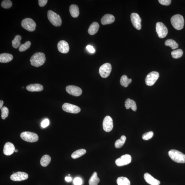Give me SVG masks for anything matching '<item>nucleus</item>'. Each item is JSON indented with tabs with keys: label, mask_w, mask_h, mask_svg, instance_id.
<instances>
[{
	"label": "nucleus",
	"mask_w": 185,
	"mask_h": 185,
	"mask_svg": "<svg viewBox=\"0 0 185 185\" xmlns=\"http://www.w3.org/2000/svg\"><path fill=\"white\" fill-rule=\"evenodd\" d=\"M46 61V57L44 53L38 52L34 53L31 57V65L35 67H39L43 65Z\"/></svg>",
	"instance_id": "obj_1"
},
{
	"label": "nucleus",
	"mask_w": 185,
	"mask_h": 185,
	"mask_svg": "<svg viewBox=\"0 0 185 185\" xmlns=\"http://www.w3.org/2000/svg\"><path fill=\"white\" fill-rule=\"evenodd\" d=\"M168 155L175 162L179 163H185V155L177 150H170L168 152Z\"/></svg>",
	"instance_id": "obj_2"
},
{
	"label": "nucleus",
	"mask_w": 185,
	"mask_h": 185,
	"mask_svg": "<svg viewBox=\"0 0 185 185\" xmlns=\"http://www.w3.org/2000/svg\"><path fill=\"white\" fill-rule=\"evenodd\" d=\"M171 22L173 26L177 30H181L184 28V18L180 14H176L172 16L171 18Z\"/></svg>",
	"instance_id": "obj_3"
},
{
	"label": "nucleus",
	"mask_w": 185,
	"mask_h": 185,
	"mask_svg": "<svg viewBox=\"0 0 185 185\" xmlns=\"http://www.w3.org/2000/svg\"><path fill=\"white\" fill-rule=\"evenodd\" d=\"M47 17L51 24L55 26H60L62 24V20L60 16L52 10H49L47 12Z\"/></svg>",
	"instance_id": "obj_4"
},
{
	"label": "nucleus",
	"mask_w": 185,
	"mask_h": 185,
	"mask_svg": "<svg viewBox=\"0 0 185 185\" xmlns=\"http://www.w3.org/2000/svg\"><path fill=\"white\" fill-rule=\"evenodd\" d=\"M20 137L23 140L29 142H36L38 140V135L36 133L30 132H24L20 134Z\"/></svg>",
	"instance_id": "obj_5"
},
{
	"label": "nucleus",
	"mask_w": 185,
	"mask_h": 185,
	"mask_svg": "<svg viewBox=\"0 0 185 185\" xmlns=\"http://www.w3.org/2000/svg\"><path fill=\"white\" fill-rule=\"evenodd\" d=\"M21 26L28 31L33 32L36 30V25L33 20L30 18H26L22 21Z\"/></svg>",
	"instance_id": "obj_6"
},
{
	"label": "nucleus",
	"mask_w": 185,
	"mask_h": 185,
	"mask_svg": "<svg viewBox=\"0 0 185 185\" xmlns=\"http://www.w3.org/2000/svg\"><path fill=\"white\" fill-rule=\"evenodd\" d=\"M159 73L156 71H152L149 73L146 77L145 82L148 86L153 85L159 78Z\"/></svg>",
	"instance_id": "obj_7"
},
{
	"label": "nucleus",
	"mask_w": 185,
	"mask_h": 185,
	"mask_svg": "<svg viewBox=\"0 0 185 185\" xmlns=\"http://www.w3.org/2000/svg\"><path fill=\"white\" fill-rule=\"evenodd\" d=\"M156 32L158 37L160 38H164L167 36L168 31L167 28L162 22H158L156 23Z\"/></svg>",
	"instance_id": "obj_8"
},
{
	"label": "nucleus",
	"mask_w": 185,
	"mask_h": 185,
	"mask_svg": "<svg viewBox=\"0 0 185 185\" xmlns=\"http://www.w3.org/2000/svg\"><path fill=\"white\" fill-rule=\"evenodd\" d=\"M112 65L110 63L104 64L101 66L99 69L100 75L103 78L108 77L112 71Z\"/></svg>",
	"instance_id": "obj_9"
},
{
	"label": "nucleus",
	"mask_w": 185,
	"mask_h": 185,
	"mask_svg": "<svg viewBox=\"0 0 185 185\" xmlns=\"http://www.w3.org/2000/svg\"><path fill=\"white\" fill-rule=\"evenodd\" d=\"M62 108L65 112L72 114H78L81 111V109L79 107L68 103L64 104Z\"/></svg>",
	"instance_id": "obj_10"
},
{
	"label": "nucleus",
	"mask_w": 185,
	"mask_h": 185,
	"mask_svg": "<svg viewBox=\"0 0 185 185\" xmlns=\"http://www.w3.org/2000/svg\"><path fill=\"white\" fill-rule=\"evenodd\" d=\"M131 156L129 154H125L116 160L115 163L117 166H125L130 163L131 162Z\"/></svg>",
	"instance_id": "obj_11"
},
{
	"label": "nucleus",
	"mask_w": 185,
	"mask_h": 185,
	"mask_svg": "<svg viewBox=\"0 0 185 185\" xmlns=\"http://www.w3.org/2000/svg\"><path fill=\"white\" fill-rule=\"evenodd\" d=\"M131 19L134 27L138 30H141L142 27V20L139 14L135 13L132 14L131 15Z\"/></svg>",
	"instance_id": "obj_12"
},
{
	"label": "nucleus",
	"mask_w": 185,
	"mask_h": 185,
	"mask_svg": "<svg viewBox=\"0 0 185 185\" xmlns=\"http://www.w3.org/2000/svg\"><path fill=\"white\" fill-rule=\"evenodd\" d=\"M103 128L106 132H110L113 128V120L110 116L105 117L103 121Z\"/></svg>",
	"instance_id": "obj_13"
},
{
	"label": "nucleus",
	"mask_w": 185,
	"mask_h": 185,
	"mask_svg": "<svg viewBox=\"0 0 185 185\" xmlns=\"http://www.w3.org/2000/svg\"><path fill=\"white\" fill-rule=\"evenodd\" d=\"M66 90L70 94L75 96H79L82 94V90L78 86L74 85H69L66 88Z\"/></svg>",
	"instance_id": "obj_14"
},
{
	"label": "nucleus",
	"mask_w": 185,
	"mask_h": 185,
	"mask_svg": "<svg viewBox=\"0 0 185 185\" xmlns=\"http://www.w3.org/2000/svg\"><path fill=\"white\" fill-rule=\"evenodd\" d=\"M28 178V174L23 172H16L10 176V179L14 181H21L26 180Z\"/></svg>",
	"instance_id": "obj_15"
},
{
	"label": "nucleus",
	"mask_w": 185,
	"mask_h": 185,
	"mask_svg": "<svg viewBox=\"0 0 185 185\" xmlns=\"http://www.w3.org/2000/svg\"><path fill=\"white\" fill-rule=\"evenodd\" d=\"M57 48L59 52L62 53H67L69 51V44L65 41H59L57 45Z\"/></svg>",
	"instance_id": "obj_16"
},
{
	"label": "nucleus",
	"mask_w": 185,
	"mask_h": 185,
	"mask_svg": "<svg viewBox=\"0 0 185 185\" xmlns=\"http://www.w3.org/2000/svg\"><path fill=\"white\" fill-rule=\"evenodd\" d=\"M15 148L13 144L8 142L4 146L3 152L5 155L9 156L13 154L15 152Z\"/></svg>",
	"instance_id": "obj_17"
},
{
	"label": "nucleus",
	"mask_w": 185,
	"mask_h": 185,
	"mask_svg": "<svg viewBox=\"0 0 185 185\" xmlns=\"http://www.w3.org/2000/svg\"><path fill=\"white\" fill-rule=\"evenodd\" d=\"M144 178L148 184L151 185H159L160 182L152 176L151 174L148 173H146L144 174Z\"/></svg>",
	"instance_id": "obj_18"
},
{
	"label": "nucleus",
	"mask_w": 185,
	"mask_h": 185,
	"mask_svg": "<svg viewBox=\"0 0 185 185\" xmlns=\"http://www.w3.org/2000/svg\"><path fill=\"white\" fill-rule=\"evenodd\" d=\"M115 21V18L112 14H106L101 19L102 24L107 25L112 23Z\"/></svg>",
	"instance_id": "obj_19"
},
{
	"label": "nucleus",
	"mask_w": 185,
	"mask_h": 185,
	"mask_svg": "<svg viewBox=\"0 0 185 185\" xmlns=\"http://www.w3.org/2000/svg\"><path fill=\"white\" fill-rule=\"evenodd\" d=\"M26 89L30 92H41L43 90V87L40 84H33L27 86Z\"/></svg>",
	"instance_id": "obj_20"
},
{
	"label": "nucleus",
	"mask_w": 185,
	"mask_h": 185,
	"mask_svg": "<svg viewBox=\"0 0 185 185\" xmlns=\"http://www.w3.org/2000/svg\"><path fill=\"white\" fill-rule=\"evenodd\" d=\"M125 106L127 110L131 108L133 111H136L137 106L136 103L134 100L128 98L125 100Z\"/></svg>",
	"instance_id": "obj_21"
},
{
	"label": "nucleus",
	"mask_w": 185,
	"mask_h": 185,
	"mask_svg": "<svg viewBox=\"0 0 185 185\" xmlns=\"http://www.w3.org/2000/svg\"><path fill=\"white\" fill-rule=\"evenodd\" d=\"M13 58V56L8 53H1L0 55V62L7 63L11 61Z\"/></svg>",
	"instance_id": "obj_22"
},
{
	"label": "nucleus",
	"mask_w": 185,
	"mask_h": 185,
	"mask_svg": "<svg viewBox=\"0 0 185 185\" xmlns=\"http://www.w3.org/2000/svg\"><path fill=\"white\" fill-rule=\"evenodd\" d=\"M100 28L99 24L97 22H94L90 25L88 30V32L90 35L95 34L98 32Z\"/></svg>",
	"instance_id": "obj_23"
},
{
	"label": "nucleus",
	"mask_w": 185,
	"mask_h": 185,
	"mask_svg": "<svg viewBox=\"0 0 185 185\" xmlns=\"http://www.w3.org/2000/svg\"><path fill=\"white\" fill-rule=\"evenodd\" d=\"M69 11L72 17L77 18L79 15V8L77 5H72L70 6Z\"/></svg>",
	"instance_id": "obj_24"
},
{
	"label": "nucleus",
	"mask_w": 185,
	"mask_h": 185,
	"mask_svg": "<svg viewBox=\"0 0 185 185\" xmlns=\"http://www.w3.org/2000/svg\"><path fill=\"white\" fill-rule=\"evenodd\" d=\"M100 181V180L98 177L97 173L96 172H95L90 179L89 184V185H98Z\"/></svg>",
	"instance_id": "obj_25"
},
{
	"label": "nucleus",
	"mask_w": 185,
	"mask_h": 185,
	"mask_svg": "<svg viewBox=\"0 0 185 185\" xmlns=\"http://www.w3.org/2000/svg\"><path fill=\"white\" fill-rule=\"evenodd\" d=\"M132 81V80L131 79H129L127 75H125L121 77L120 80V83L121 85L123 87L127 88L129 86V84L131 83Z\"/></svg>",
	"instance_id": "obj_26"
},
{
	"label": "nucleus",
	"mask_w": 185,
	"mask_h": 185,
	"mask_svg": "<svg viewBox=\"0 0 185 185\" xmlns=\"http://www.w3.org/2000/svg\"><path fill=\"white\" fill-rule=\"evenodd\" d=\"M51 158L50 156L45 155L43 156L41 159L40 163L41 166L46 167L50 163Z\"/></svg>",
	"instance_id": "obj_27"
},
{
	"label": "nucleus",
	"mask_w": 185,
	"mask_h": 185,
	"mask_svg": "<svg viewBox=\"0 0 185 185\" xmlns=\"http://www.w3.org/2000/svg\"><path fill=\"white\" fill-rule=\"evenodd\" d=\"M86 153V150L84 149H81L77 150L72 154L71 157L73 159L81 157L85 154Z\"/></svg>",
	"instance_id": "obj_28"
},
{
	"label": "nucleus",
	"mask_w": 185,
	"mask_h": 185,
	"mask_svg": "<svg viewBox=\"0 0 185 185\" xmlns=\"http://www.w3.org/2000/svg\"><path fill=\"white\" fill-rule=\"evenodd\" d=\"M118 185H130V182L128 179L125 177H120L117 180Z\"/></svg>",
	"instance_id": "obj_29"
},
{
	"label": "nucleus",
	"mask_w": 185,
	"mask_h": 185,
	"mask_svg": "<svg viewBox=\"0 0 185 185\" xmlns=\"http://www.w3.org/2000/svg\"><path fill=\"white\" fill-rule=\"evenodd\" d=\"M21 36L20 35H17L12 41V45L14 48H17L20 47L21 45Z\"/></svg>",
	"instance_id": "obj_30"
},
{
	"label": "nucleus",
	"mask_w": 185,
	"mask_h": 185,
	"mask_svg": "<svg viewBox=\"0 0 185 185\" xmlns=\"http://www.w3.org/2000/svg\"><path fill=\"white\" fill-rule=\"evenodd\" d=\"M165 45L166 46L170 47L172 49H176L179 47L178 44L176 41L172 39H168L166 40L165 42Z\"/></svg>",
	"instance_id": "obj_31"
},
{
	"label": "nucleus",
	"mask_w": 185,
	"mask_h": 185,
	"mask_svg": "<svg viewBox=\"0 0 185 185\" xmlns=\"http://www.w3.org/2000/svg\"><path fill=\"white\" fill-rule=\"evenodd\" d=\"M126 139V137L125 136H122L120 139L117 140L115 142V147L116 148H120L122 147L124 144Z\"/></svg>",
	"instance_id": "obj_32"
},
{
	"label": "nucleus",
	"mask_w": 185,
	"mask_h": 185,
	"mask_svg": "<svg viewBox=\"0 0 185 185\" xmlns=\"http://www.w3.org/2000/svg\"><path fill=\"white\" fill-rule=\"evenodd\" d=\"M171 54L174 58L178 59L182 56L183 51L182 49H179L172 51Z\"/></svg>",
	"instance_id": "obj_33"
},
{
	"label": "nucleus",
	"mask_w": 185,
	"mask_h": 185,
	"mask_svg": "<svg viewBox=\"0 0 185 185\" xmlns=\"http://www.w3.org/2000/svg\"><path fill=\"white\" fill-rule=\"evenodd\" d=\"M31 45V43L30 41H27L24 44L20 45L18 50L20 52L25 51L30 48Z\"/></svg>",
	"instance_id": "obj_34"
},
{
	"label": "nucleus",
	"mask_w": 185,
	"mask_h": 185,
	"mask_svg": "<svg viewBox=\"0 0 185 185\" xmlns=\"http://www.w3.org/2000/svg\"><path fill=\"white\" fill-rule=\"evenodd\" d=\"M1 117L2 119L5 120L7 118L9 114V110L6 107H4L1 109Z\"/></svg>",
	"instance_id": "obj_35"
},
{
	"label": "nucleus",
	"mask_w": 185,
	"mask_h": 185,
	"mask_svg": "<svg viewBox=\"0 0 185 185\" xmlns=\"http://www.w3.org/2000/svg\"><path fill=\"white\" fill-rule=\"evenodd\" d=\"M12 5V2L10 0H5L2 1L1 3V7L5 9H8L11 7Z\"/></svg>",
	"instance_id": "obj_36"
},
{
	"label": "nucleus",
	"mask_w": 185,
	"mask_h": 185,
	"mask_svg": "<svg viewBox=\"0 0 185 185\" xmlns=\"http://www.w3.org/2000/svg\"><path fill=\"white\" fill-rule=\"evenodd\" d=\"M154 133L153 132L149 131V132L146 133L143 135L142 139L145 140H147L151 139L153 136Z\"/></svg>",
	"instance_id": "obj_37"
},
{
	"label": "nucleus",
	"mask_w": 185,
	"mask_h": 185,
	"mask_svg": "<svg viewBox=\"0 0 185 185\" xmlns=\"http://www.w3.org/2000/svg\"><path fill=\"white\" fill-rule=\"evenodd\" d=\"M158 1L162 5L168 6L170 5L171 3V0H159Z\"/></svg>",
	"instance_id": "obj_38"
},
{
	"label": "nucleus",
	"mask_w": 185,
	"mask_h": 185,
	"mask_svg": "<svg viewBox=\"0 0 185 185\" xmlns=\"http://www.w3.org/2000/svg\"><path fill=\"white\" fill-rule=\"evenodd\" d=\"M73 183L75 185H81L82 184V180L80 178H76L74 180Z\"/></svg>",
	"instance_id": "obj_39"
},
{
	"label": "nucleus",
	"mask_w": 185,
	"mask_h": 185,
	"mask_svg": "<svg viewBox=\"0 0 185 185\" xmlns=\"http://www.w3.org/2000/svg\"><path fill=\"white\" fill-rule=\"evenodd\" d=\"M49 123V122L48 119H45L42 121V123H41V126L43 128H45V127H46L48 126Z\"/></svg>",
	"instance_id": "obj_40"
},
{
	"label": "nucleus",
	"mask_w": 185,
	"mask_h": 185,
	"mask_svg": "<svg viewBox=\"0 0 185 185\" xmlns=\"http://www.w3.org/2000/svg\"><path fill=\"white\" fill-rule=\"evenodd\" d=\"M86 48L90 53H94L95 52V49H94L93 46H91V45H88L86 46Z\"/></svg>",
	"instance_id": "obj_41"
},
{
	"label": "nucleus",
	"mask_w": 185,
	"mask_h": 185,
	"mask_svg": "<svg viewBox=\"0 0 185 185\" xmlns=\"http://www.w3.org/2000/svg\"><path fill=\"white\" fill-rule=\"evenodd\" d=\"M47 1H48L47 0H39V5L40 7H44L47 4Z\"/></svg>",
	"instance_id": "obj_42"
},
{
	"label": "nucleus",
	"mask_w": 185,
	"mask_h": 185,
	"mask_svg": "<svg viewBox=\"0 0 185 185\" xmlns=\"http://www.w3.org/2000/svg\"><path fill=\"white\" fill-rule=\"evenodd\" d=\"M65 180L67 182H70L72 180V178L70 177L66 176L65 178Z\"/></svg>",
	"instance_id": "obj_43"
},
{
	"label": "nucleus",
	"mask_w": 185,
	"mask_h": 185,
	"mask_svg": "<svg viewBox=\"0 0 185 185\" xmlns=\"http://www.w3.org/2000/svg\"><path fill=\"white\" fill-rule=\"evenodd\" d=\"M4 104V102L3 100H1L0 101V109H1L2 108Z\"/></svg>",
	"instance_id": "obj_44"
},
{
	"label": "nucleus",
	"mask_w": 185,
	"mask_h": 185,
	"mask_svg": "<svg viewBox=\"0 0 185 185\" xmlns=\"http://www.w3.org/2000/svg\"><path fill=\"white\" fill-rule=\"evenodd\" d=\"M18 150L17 149H15V152H18Z\"/></svg>",
	"instance_id": "obj_45"
}]
</instances>
